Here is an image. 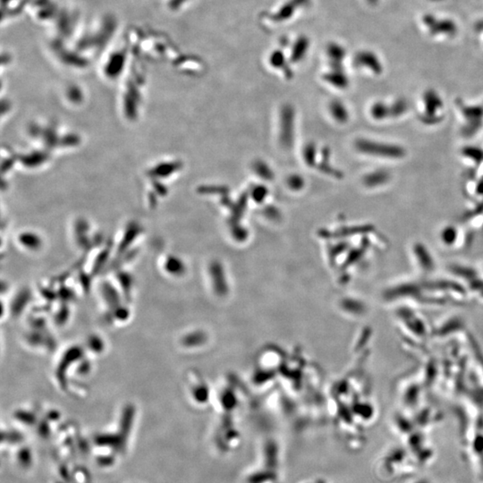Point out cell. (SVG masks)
Returning a JSON list of instances; mask_svg holds the SVG:
<instances>
[{"mask_svg": "<svg viewBox=\"0 0 483 483\" xmlns=\"http://www.w3.org/2000/svg\"><path fill=\"white\" fill-rule=\"evenodd\" d=\"M362 149L364 152H367L372 155H377L380 157H385L386 158H402L405 156V150L400 146L390 145V144H382L379 142H371V141H364L362 143Z\"/></svg>", "mask_w": 483, "mask_h": 483, "instance_id": "obj_1", "label": "cell"}]
</instances>
